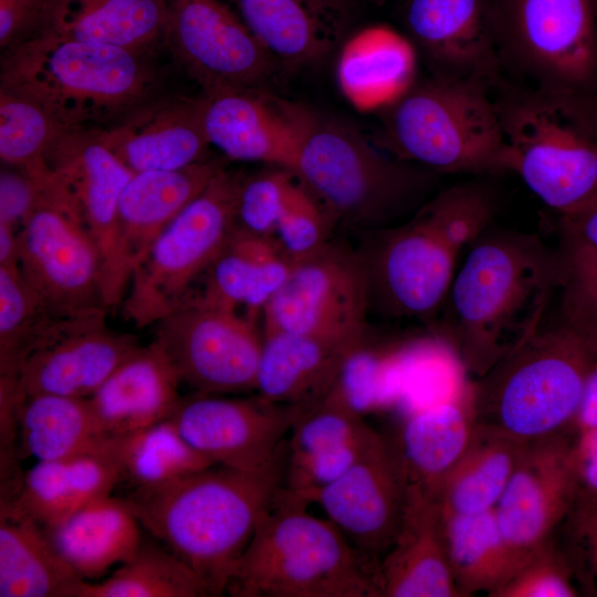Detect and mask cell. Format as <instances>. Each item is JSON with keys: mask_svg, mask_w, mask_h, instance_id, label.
<instances>
[{"mask_svg": "<svg viewBox=\"0 0 597 597\" xmlns=\"http://www.w3.org/2000/svg\"><path fill=\"white\" fill-rule=\"evenodd\" d=\"M557 279V251L540 235L488 230L454 274L438 336L480 377L543 324Z\"/></svg>", "mask_w": 597, "mask_h": 597, "instance_id": "obj_1", "label": "cell"}, {"mask_svg": "<svg viewBox=\"0 0 597 597\" xmlns=\"http://www.w3.org/2000/svg\"><path fill=\"white\" fill-rule=\"evenodd\" d=\"M285 443L259 470L213 464L134 489L126 498L142 526L187 563L211 596L227 591L261 516L283 486Z\"/></svg>", "mask_w": 597, "mask_h": 597, "instance_id": "obj_2", "label": "cell"}, {"mask_svg": "<svg viewBox=\"0 0 597 597\" xmlns=\"http://www.w3.org/2000/svg\"><path fill=\"white\" fill-rule=\"evenodd\" d=\"M150 54L42 32L6 50L0 87L35 101L66 129L102 128L160 95Z\"/></svg>", "mask_w": 597, "mask_h": 597, "instance_id": "obj_3", "label": "cell"}, {"mask_svg": "<svg viewBox=\"0 0 597 597\" xmlns=\"http://www.w3.org/2000/svg\"><path fill=\"white\" fill-rule=\"evenodd\" d=\"M282 486L261 516L227 591L232 597H380L376 558Z\"/></svg>", "mask_w": 597, "mask_h": 597, "instance_id": "obj_4", "label": "cell"}, {"mask_svg": "<svg viewBox=\"0 0 597 597\" xmlns=\"http://www.w3.org/2000/svg\"><path fill=\"white\" fill-rule=\"evenodd\" d=\"M597 328L558 313L473 381L475 421L528 443L574 430Z\"/></svg>", "mask_w": 597, "mask_h": 597, "instance_id": "obj_5", "label": "cell"}, {"mask_svg": "<svg viewBox=\"0 0 597 597\" xmlns=\"http://www.w3.org/2000/svg\"><path fill=\"white\" fill-rule=\"evenodd\" d=\"M293 172L334 223L374 231L391 227L427 201L437 175L388 156L355 128L297 106Z\"/></svg>", "mask_w": 597, "mask_h": 597, "instance_id": "obj_6", "label": "cell"}, {"mask_svg": "<svg viewBox=\"0 0 597 597\" xmlns=\"http://www.w3.org/2000/svg\"><path fill=\"white\" fill-rule=\"evenodd\" d=\"M510 172L558 214L597 193V98L502 81L493 88Z\"/></svg>", "mask_w": 597, "mask_h": 597, "instance_id": "obj_7", "label": "cell"}, {"mask_svg": "<svg viewBox=\"0 0 597 597\" xmlns=\"http://www.w3.org/2000/svg\"><path fill=\"white\" fill-rule=\"evenodd\" d=\"M492 85L432 74L383 109L381 143L396 158L436 174L510 172Z\"/></svg>", "mask_w": 597, "mask_h": 597, "instance_id": "obj_8", "label": "cell"}, {"mask_svg": "<svg viewBox=\"0 0 597 597\" xmlns=\"http://www.w3.org/2000/svg\"><path fill=\"white\" fill-rule=\"evenodd\" d=\"M243 177L224 167L158 234L130 277L122 302L126 321L155 325L192 294L237 226Z\"/></svg>", "mask_w": 597, "mask_h": 597, "instance_id": "obj_9", "label": "cell"}, {"mask_svg": "<svg viewBox=\"0 0 597 597\" xmlns=\"http://www.w3.org/2000/svg\"><path fill=\"white\" fill-rule=\"evenodd\" d=\"M33 176L35 201L18 230L22 275L57 316L106 313L101 252L74 196L49 166Z\"/></svg>", "mask_w": 597, "mask_h": 597, "instance_id": "obj_10", "label": "cell"}, {"mask_svg": "<svg viewBox=\"0 0 597 597\" xmlns=\"http://www.w3.org/2000/svg\"><path fill=\"white\" fill-rule=\"evenodd\" d=\"M491 11L502 70L597 98L591 0H491Z\"/></svg>", "mask_w": 597, "mask_h": 597, "instance_id": "obj_11", "label": "cell"}, {"mask_svg": "<svg viewBox=\"0 0 597 597\" xmlns=\"http://www.w3.org/2000/svg\"><path fill=\"white\" fill-rule=\"evenodd\" d=\"M369 312L359 252L331 239L293 262L285 283L261 311L262 331L307 335L355 352L363 346Z\"/></svg>", "mask_w": 597, "mask_h": 597, "instance_id": "obj_12", "label": "cell"}, {"mask_svg": "<svg viewBox=\"0 0 597 597\" xmlns=\"http://www.w3.org/2000/svg\"><path fill=\"white\" fill-rule=\"evenodd\" d=\"M358 251L370 310L394 318L430 320L441 312L462 252L420 207L410 220L369 231Z\"/></svg>", "mask_w": 597, "mask_h": 597, "instance_id": "obj_13", "label": "cell"}, {"mask_svg": "<svg viewBox=\"0 0 597 597\" xmlns=\"http://www.w3.org/2000/svg\"><path fill=\"white\" fill-rule=\"evenodd\" d=\"M255 317L191 294L155 324L154 339L196 392L247 391L255 387L263 339Z\"/></svg>", "mask_w": 597, "mask_h": 597, "instance_id": "obj_14", "label": "cell"}, {"mask_svg": "<svg viewBox=\"0 0 597 597\" xmlns=\"http://www.w3.org/2000/svg\"><path fill=\"white\" fill-rule=\"evenodd\" d=\"M163 44L202 93L265 90L279 64L222 0H167Z\"/></svg>", "mask_w": 597, "mask_h": 597, "instance_id": "obj_15", "label": "cell"}, {"mask_svg": "<svg viewBox=\"0 0 597 597\" xmlns=\"http://www.w3.org/2000/svg\"><path fill=\"white\" fill-rule=\"evenodd\" d=\"M302 413L297 407L260 395L223 398L196 392L181 398L169 418L186 442L211 463L254 471L279 454Z\"/></svg>", "mask_w": 597, "mask_h": 597, "instance_id": "obj_16", "label": "cell"}, {"mask_svg": "<svg viewBox=\"0 0 597 597\" xmlns=\"http://www.w3.org/2000/svg\"><path fill=\"white\" fill-rule=\"evenodd\" d=\"M574 430L525 443L494 507L512 553L521 562L551 540L576 503Z\"/></svg>", "mask_w": 597, "mask_h": 597, "instance_id": "obj_17", "label": "cell"}, {"mask_svg": "<svg viewBox=\"0 0 597 597\" xmlns=\"http://www.w3.org/2000/svg\"><path fill=\"white\" fill-rule=\"evenodd\" d=\"M301 498L320 504L357 548L374 558L385 554L399 533L407 500L392 441L375 431L344 474Z\"/></svg>", "mask_w": 597, "mask_h": 597, "instance_id": "obj_18", "label": "cell"}, {"mask_svg": "<svg viewBox=\"0 0 597 597\" xmlns=\"http://www.w3.org/2000/svg\"><path fill=\"white\" fill-rule=\"evenodd\" d=\"M223 168V159L205 158L179 169L133 174L119 199L113 254L102 279L107 308L122 304L151 243Z\"/></svg>", "mask_w": 597, "mask_h": 597, "instance_id": "obj_19", "label": "cell"}, {"mask_svg": "<svg viewBox=\"0 0 597 597\" xmlns=\"http://www.w3.org/2000/svg\"><path fill=\"white\" fill-rule=\"evenodd\" d=\"M402 14L432 74L476 77L493 88L502 81L491 0H405Z\"/></svg>", "mask_w": 597, "mask_h": 597, "instance_id": "obj_20", "label": "cell"}, {"mask_svg": "<svg viewBox=\"0 0 597 597\" xmlns=\"http://www.w3.org/2000/svg\"><path fill=\"white\" fill-rule=\"evenodd\" d=\"M142 345L111 329L105 313L73 320L22 364L18 383L25 397L88 398Z\"/></svg>", "mask_w": 597, "mask_h": 597, "instance_id": "obj_21", "label": "cell"}, {"mask_svg": "<svg viewBox=\"0 0 597 597\" xmlns=\"http://www.w3.org/2000/svg\"><path fill=\"white\" fill-rule=\"evenodd\" d=\"M200 100L209 144L226 158L293 171L298 104L255 88L218 90Z\"/></svg>", "mask_w": 597, "mask_h": 597, "instance_id": "obj_22", "label": "cell"}, {"mask_svg": "<svg viewBox=\"0 0 597 597\" xmlns=\"http://www.w3.org/2000/svg\"><path fill=\"white\" fill-rule=\"evenodd\" d=\"M93 130L133 174L187 167L205 159L210 146L200 96L160 94L116 123Z\"/></svg>", "mask_w": 597, "mask_h": 597, "instance_id": "obj_23", "label": "cell"}, {"mask_svg": "<svg viewBox=\"0 0 597 597\" xmlns=\"http://www.w3.org/2000/svg\"><path fill=\"white\" fill-rule=\"evenodd\" d=\"M375 431L363 416L326 394L290 431L283 486L304 496L334 482L356 462Z\"/></svg>", "mask_w": 597, "mask_h": 597, "instance_id": "obj_24", "label": "cell"}, {"mask_svg": "<svg viewBox=\"0 0 597 597\" xmlns=\"http://www.w3.org/2000/svg\"><path fill=\"white\" fill-rule=\"evenodd\" d=\"M378 569L384 597H464L451 573L442 512L432 496L407 486L399 533Z\"/></svg>", "mask_w": 597, "mask_h": 597, "instance_id": "obj_25", "label": "cell"}, {"mask_svg": "<svg viewBox=\"0 0 597 597\" xmlns=\"http://www.w3.org/2000/svg\"><path fill=\"white\" fill-rule=\"evenodd\" d=\"M250 31L290 67L322 62L344 39L350 0H230Z\"/></svg>", "mask_w": 597, "mask_h": 597, "instance_id": "obj_26", "label": "cell"}, {"mask_svg": "<svg viewBox=\"0 0 597 597\" xmlns=\"http://www.w3.org/2000/svg\"><path fill=\"white\" fill-rule=\"evenodd\" d=\"M46 164L63 178L78 205L101 252L103 279L113 254L119 199L133 172L93 129L85 128L63 132Z\"/></svg>", "mask_w": 597, "mask_h": 597, "instance_id": "obj_27", "label": "cell"}, {"mask_svg": "<svg viewBox=\"0 0 597 597\" xmlns=\"http://www.w3.org/2000/svg\"><path fill=\"white\" fill-rule=\"evenodd\" d=\"M180 378L153 339L140 346L88 397L102 432L111 438L169 418L181 397Z\"/></svg>", "mask_w": 597, "mask_h": 597, "instance_id": "obj_28", "label": "cell"}, {"mask_svg": "<svg viewBox=\"0 0 597 597\" xmlns=\"http://www.w3.org/2000/svg\"><path fill=\"white\" fill-rule=\"evenodd\" d=\"M475 426L473 381L455 396L418 408L392 441L407 486L436 500L438 490L464 451Z\"/></svg>", "mask_w": 597, "mask_h": 597, "instance_id": "obj_29", "label": "cell"}, {"mask_svg": "<svg viewBox=\"0 0 597 597\" xmlns=\"http://www.w3.org/2000/svg\"><path fill=\"white\" fill-rule=\"evenodd\" d=\"M417 57L407 36L384 24L366 27L341 46L338 87L358 112L383 111L417 81Z\"/></svg>", "mask_w": 597, "mask_h": 597, "instance_id": "obj_30", "label": "cell"}, {"mask_svg": "<svg viewBox=\"0 0 597 597\" xmlns=\"http://www.w3.org/2000/svg\"><path fill=\"white\" fill-rule=\"evenodd\" d=\"M262 333L254 390L272 402L303 412L325 397L354 353L307 335Z\"/></svg>", "mask_w": 597, "mask_h": 597, "instance_id": "obj_31", "label": "cell"}, {"mask_svg": "<svg viewBox=\"0 0 597 597\" xmlns=\"http://www.w3.org/2000/svg\"><path fill=\"white\" fill-rule=\"evenodd\" d=\"M121 482L115 463L104 450L38 461L22 475L14 496L0 502V509L24 514L49 530L86 504L112 495Z\"/></svg>", "mask_w": 597, "mask_h": 597, "instance_id": "obj_32", "label": "cell"}, {"mask_svg": "<svg viewBox=\"0 0 597 597\" xmlns=\"http://www.w3.org/2000/svg\"><path fill=\"white\" fill-rule=\"evenodd\" d=\"M142 527L127 499L108 495L44 530L71 568L90 580L135 555L143 542Z\"/></svg>", "mask_w": 597, "mask_h": 597, "instance_id": "obj_33", "label": "cell"}, {"mask_svg": "<svg viewBox=\"0 0 597 597\" xmlns=\"http://www.w3.org/2000/svg\"><path fill=\"white\" fill-rule=\"evenodd\" d=\"M293 260L275 235L251 233L235 226L205 274L199 294L208 301L256 316L283 286Z\"/></svg>", "mask_w": 597, "mask_h": 597, "instance_id": "obj_34", "label": "cell"}, {"mask_svg": "<svg viewBox=\"0 0 597 597\" xmlns=\"http://www.w3.org/2000/svg\"><path fill=\"white\" fill-rule=\"evenodd\" d=\"M166 19L167 0H55L43 32L151 53L163 43Z\"/></svg>", "mask_w": 597, "mask_h": 597, "instance_id": "obj_35", "label": "cell"}, {"mask_svg": "<svg viewBox=\"0 0 597 597\" xmlns=\"http://www.w3.org/2000/svg\"><path fill=\"white\" fill-rule=\"evenodd\" d=\"M83 582L40 524L0 509V597H76Z\"/></svg>", "mask_w": 597, "mask_h": 597, "instance_id": "obj_36", "label": "cell"}, {"mask_svg": "<svg viewBox=\"0 0 597 597\" xmlns=\"http://www.w3.org/2000/svg\"><path fill=\"white\" fill-rule=\"evenodd\" d=\"M525 443L475 421L471 438L443 479L436 501L442 514L493 510L521 458Z\"/></svg>", "mask_w": 597, "mask_h": 597, "instance_id": "obj_37", "label": "cell"}, {"mask_svg": "<svg viewBox=\"0 0 597 597\" xmlns=\"http://www.w3.org/2000/svg\"><path fill=\"white\" fill-rule=\"evenodd\" d=\"M22 452L38 461H55L102 452L106 437L88 398L57 395L27 397L19 411Z\"/></svg>", "mask_w": 597, "mask_h": 597, "instance_id": "obj_38", "label": "cell"}, {"mask_svg": "<svg viewBox=\"0 0 597 597\" xmlns=\"http://www.w3.org/2000/svg\"><path fill=\"white\" fill-rule=\"evenodd\" d=\"M447 554L464 597L491 596L521 566L502 534L494 509L475 514H442Z\"/></svg>", "mask_w": 597, "mask_h": 597, "instance_id": "obj_39", "label": "cell"}, {"mask_svg": "<svg viewBox=\"0 0 597 597\" xmlns=\"http://www.w3.org/2000/svg\"><path fill=\"white\" fill-rule=\"evenodd\" d=\"M104 451L122 482L134 489L164 484L213 465L186 442L170 418L111 437Z\"/></svg>", "mask_w": 597, "mask_h": 597, "instance_id": "obj_40", "label": "cell"}, {"mask_svg": "<svg viewBox=\"0 0 597 597\" xmlns=\"http://www.w3.org/2000/svg\"><path fill=\"white\" fill-rule=\"evenodd\" d=\"M74 318L55 315L19 266H0V377L18 378L25 359Z\"/></svg>", "mask_w": 597, "mask_h": 597, "instance_id": "obj_41", "label": "cell"}, {"mask_svg": "<svg viewBox=\"0 0 597 597\" xmlns=\"http://www.w3.org/2000/svg\"><path fill=\"white\" fill-rule=\"evenodd\" d=\"M203 579L169 548L143 538L135 555L109 577L84 580L76 597H203Z\"/></svg>", "mask_w": 597, "mask_h": 597, "instance_id": "obj_42", "label": "cell"}, {"mask_svg": "<svg viewBox=\"0 0 597 597\" xmlns=\"http://www.w3.org/2000/svg\"><path fill=\"white\" fill-rule=\"evenodd\" d=\"M67 130L43 106L0 87V158L3 165L36 175L48 167L46 156Z\"/></svg>", "mask_w": 597, "mask_h": 597, "instance_id": "obj_43", "label": "cell"}, {"mask_svg": "<svg viewBox=\"0 0 597 597\" xmlns=\"http://www.w3.org/2000/svg\"><path fill=\"white\" fill-rule=\"evenodd\" d=\"M558 311L563 317L597 328V247L559 238Z\"/></svg>", "mask_w": 597, "mask_h": 597, "instance_id": "obj_44", "label": "cell"}, {"mask_svg": "<svg viewBox=\"0 0 597 597\" xmlns=\"http://www.w3.org/2000/svg\"><path fill=\"white\" fill-rule=\"evenodd\" d=\"M298 182L292 170L271 167L244 176L237 201V226L251 233L274 235Z\"/></svg>", "mask_w": 597, "mask_h": 597, "instance_id": "obj_45", "label": "cell"}, {"mask_svg": "<svg viewBox=\"0 0 597 597\" xmlns=\"http://www.w3.org/2000/svg\"><path fill=\"white\" fill-rule=\"evenodd\" d=\"M334 224L321 202L298 180L274 235L286 254L296 261L327 243Z\"/></svg>", "mask_w": 597, "mask_h": 597, "instance_id": "obj_46", "label": "cell"}, {"mask_svg": "<svg viewBox=\"0 0 597 597\" xmlns=\"http://www.w3.org/2000/svg\"><path fill=\"white\" fill-rule=\"evenodd\" d=\"M566 558L551 540L532 553L491 597H575Z\"/></svg>", "mask_w": 597, "mask_h": 597, "instance_id": "obj_47", "label": "cell"}, {"mask_svg": "<svg viewBox=\"0 0 597 597\" xmlns=\"http://www.w3.org/2000/svg\"><path fill=\"white\" fill-rule=\"evenodd\" d=\"M55 0H0V45L6 51L46 30Z\"/></svg>", "mask_w": 597, "mask_h": 597, "instance_id": "obj_48", "label": "cell"}, {"mask_svg": "<svg viewBox=\"0 0 597 597\" xmlns=\"http://www.w3.org/2000/svg\"><path fill=\"white\" fill-rule=\"evenodd\" d=\"M36 177L7 167L0 174V223L19 230L29 216L36 197Z\"/></svg>", "mask_w": 597, "mask_h": 597, "instance_id": "obj_49", "label": "cell"}, {"mask_svg": "<svg viewBox=\"0 0 597 597\" xmlns=\"http://www.w3.org/2000/svg\"><path fill=\"white\" fill-rule=\"evenodd\" d=\"M573 455L577 480L575 507H597V428L574 430Z\"/></svg>", "mask_w": 597, "mask_h": 597, "instance_id": "obj_50", "label": "cell"}, {"mask_svg": "<svg viewBox=\"0 0 597 597\" xmlns=\"http://www.w3.org/2000/svg\"><path fill=\"white\" fill-rule=\"evenodd\" d=\"M559 238L597 247V193L579 207L559 214Z\"/></svg>", "mask_w": 597, "mask_h": 597, "instance_id": "obj_51", "label": "cell"}, {"mask_svg": "<svg viewBox=\"0 0 597 597\" xmlns=\"http://www.w3.org/2000/svg\"><path fill=\"white\" fill-rule=\"evenodd\" d=\"M570 514L576 534L585 544L590 567L597 579V507H575Z\"/></svg>", "mask_w": 597, "mask_h": 597, "instance_id": "obj_52", "label": "cell"}, {"mask_svg": "<svg viewBox=\"0 0 597 597\" xmlns=\"http://www.w3.org/2000/svg\"><path fill=\"white\" fill-rule=\"evenodd\" d=\"M597 428V363L586 383L574 430Z\"/></svg>", "mask_w": 597, "mask_h": 597, "instance_id": "obj_53", "label": "cell"}, {"mask_svg": "<svg viewBox=\"0 0 597 597\" xmlns=\"http://www.w3.org/2000/svg\"><path fill=\"white\" fill-rule=\"evenodd\" d=\"M0 266H19L18 230L0 223Z\"/></svg>", "mask_w": 597, "mask_h": 597, "instance_id": "obj_54", "label": "cell"}, {"mask_svg": "<svg viewBox=\"0 0 597 597\" xmlns=\"http://www.w3.org/2000/svg\"><path fill=\"white\" fill-rule=\"evenodd\" d=\"M591 3H593L595 14H596V19H597V0H591Z\"/></svg>", "mask_w": 597, "mask_h": 597, "instance_id": "obj_55", "label": "cell"}, {"mask_svg": "<svg viewBox=\"0 0 597 597\" xmlns=\"http://www.w3.org/2000/svg\"><path fill=\"white\" fill-rule=\"evenodd\" d=\"M366 1H374V2H378V1H383V0H366Z\"/></svg>", "mask_w": 597, "mask_h": 597, "instance_id": "obj_56", "label": "cell"}]
</instances>
